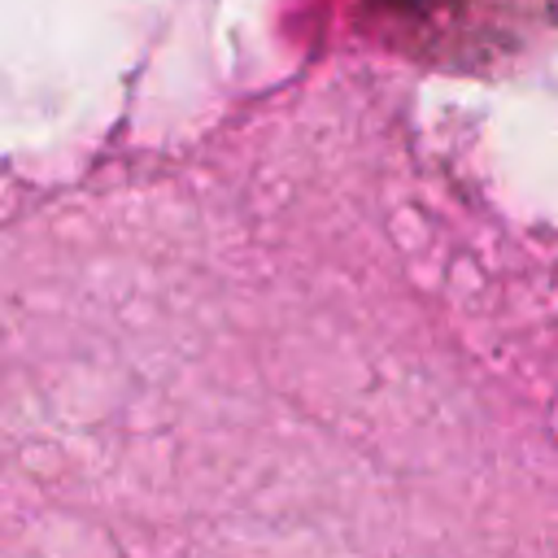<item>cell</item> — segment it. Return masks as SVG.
I'll return each mask as SVG.
<instances>
[{
  "mask_svg": "<svg viewBox=\"0 0 558 558\" xmlns=\"http://www.w3.org/2000/svg\"><path fill=\"white\" fill-rule=\"evenodd\" d=\"M375 48L436 74L506 78L558 52V0H344Z\"/></svg>",
  "mask_w": 558,
  "mask_h": 558,
  "instance_id": "cell-1",
  "label": "cell"
}]
</instances>
